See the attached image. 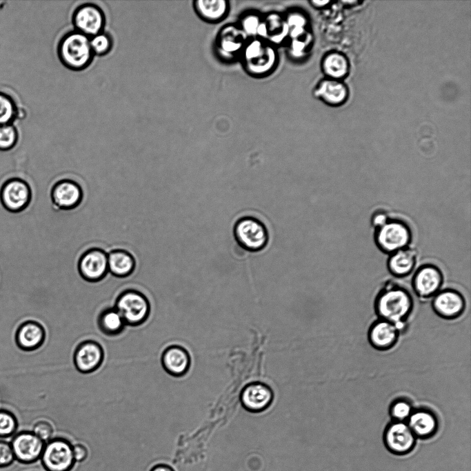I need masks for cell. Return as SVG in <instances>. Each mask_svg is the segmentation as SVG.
Wrapping results in <instances>:
<instances>
[{
    "mask_svg": "<svg viewBox=\"0 0 471 471\" xmlns=\"http://www.w3.org/2000/svg\"><path fill=\"white\" fill-rule=\"evenodd\" d=\"M15 461L28 465L40 459L45 442L32 431L17 432L10 442Z\"/></svg>",
    "mask_w": 471,
    "mask_h": 471,
    "instance_id": "12",
    "label": "cell"
},
{
    "mask_svg": "<svg viewBox=\"0 0 471 471\" xmlns=\"http://www.w3.org/2000/svg\"><path fill=\"white\" fill-rule=\"evenodd\" d=\"M103 359V350L97 341L87 340L80 343L74 354L76 368L82 373H90L98 369Z\"/></svg>",
    "mask_w": 471,
    "mask_h": 471,
    "instance_id": "17",
    "label": "cell"
},
{
    "mask_svg": "<svg viewBox=\"0 0 471 471\" xmlns=\"http://www.w3.org/2000/svg\"><path fill=\"white\" fill-rule=\"evenodd\" d=\"M134 257L128 250L121 248L111 250L108 253V272L117 278H126L134 271Z\"/></svg>",
    "mask_w": 471,
    "mask_h": 471,
    "instance_id": "24",
    "label": "cell"
},
{
    "mask_svg": "<svg viewBox=\"0 0 471 471\" xmlns=\"http://www.w3.org/2000/svg\"><path fill=\"white\" fill-rule=\"evenodd\" d=\"M400 334L399 330L394 324L378 319L370 325L368 339L374 349L385 351L396 345Z\"/></svg>",
    "mask_w": 471,
    "mask_h": 471,
    "instance_id": "20",
    "label": "cell"
},
{
    "mask_svg": "<svg viewBox=\"0 0 471 471\" xmlns=\"http://www.w3.org/2000/svg\"><path fill=\"white\" fill-rule=\"evenodd\" d=\"M58 55L62 63L73 70H81L91 63L94 53L90 37L72 31L65 34L58 45Z\"/></svg>",
    "mask_w": 471,
    "mask_h": 471,
    "instance_id": "3",
    "label": "cell"
},
{
    "mask_svg": "<svg viewBox=\"0 0 471 471\" xmlns=\"http://www.w3.org/2000/svg\"><path fill=\"white\" fill-rule=\"evenodd\" d=\"M233 233L239 245L250 252H258L267 245L268 234L265 226L252 217L239 219L234 224Z\"/></svg>",
    "mask_w": 471,
    "mask_h": 471,
    "instance_id": "6",
    "label": "cell"
},
{
    "mask_svg": "<svg viewBox=\"0 0 471 471\" xmlns=\"http://www.w3.org/2000/svg\"><path fill=\"white\" fill-rule=\"evenodd\" d=\"M263 19L268 32L266 41L277 48L288 39L290 29L284 14L272 12L263 16Z\"/></svg>",
    "mask_w": 471,
    "mask_h": 471,
    "instance_id": "26",
    "label": "cell"
},
{
    "mask_svg": "<svg viewBox=\"0 0 471 471\" xmlns=\"http://www.w3.org/2000/svg\"><path fill=\"white\" fill-rule=\"evenodd\" d=\"M32 432L46 443L51 439V437L53 434V427L52 424L46 420H39L33 425Z\"/></svg>",
    "mask_w": 471,
    "mask_h": 471,
    "instance_id": "38",
    "label": "cell"
},
{
    "mask_svg": "<svg viewBox=\"0 0 471 471\" xmlns=\"http://www.w3.org/2000/svg\"><path fill=\"white\" fill-rule=\"evenodd\" d=\"M273 392L266 384L261 382L247 385L241 394L243 406L250 412H261L272 403Z\"/></svg>",
    "mask_w": 471,
    "mask_h": 471,
    "instance_id": "18",
    "label": "cell"
},
{
    "mask_svg": "<svg viewBox=\"0 0 471 471\" xmlns=\"http://www.w3.org/2000/svg\"><path fill=\"white\" fill-rule=\"evenodd\" d=\"M190 357L188 352L181 346L173 345L165 349L161 356L164 370L173 377H182L189 370Z\"/></svg>",
    "mask_w": 471,
    "mask_h": 471,
    "instance_id": "22",
    "label": "cell"
},
{
    "mask_svg": "<svg viewBox=\"0 0 471 471\" xmlns=\"http://www.w3.org/2000/svg\"><path fill=\"white\" fill-rule=\"evenodd\" d=\"M413 410L414 408L409 400L398 398L390 404L389 414L392 421L406 422Z\"/></svg>",
    "mask_w": 471,
    "mask_h": 471,
    "instance_id": "32",
    "label": "cell"
},
{
    "mask_svg": "<svg viewBox=\"0 0 471 471\" xmlns=\"http://www.w3.org/2000/svg\"><path fill=\"white\" fill-rule=\"evenodd\" d=\"M90 43L94 54L99 56L108 54L112 46L111 37L103 32L90 37Z\"/></svg>",
    "mask_w": 471,
    "mask_h": 471,
    "instance_id": "36",
    "label": "cell"
},
{
    "mask_svg": "<svg viewBox=\"0 0 471 471\" xmlns=\"http://www.w3.org/2000/svg\"><path fill=\"white\" fill-rule=\"evenodd\" d=\"M328 2H329V1H310V3L312 6H314V7H317V8H320V7H322V6H325V5L327 4Z\"/></svg>",
    "mask_w": 471,
    "mask_h": 471,
    "instance_id": "43",
    "label": "cell"
},
{
    "mask_svg": "<svg viewBox=\"0 0 471 471\" xmlns=\"http://www.w3.org/2000/svg\"><path fill=\"white\" fill-rule=\"evenodd\" d=\"M114 308L119 312L126 325L131 326L143 323L150 312L148 298L134 289H128L121 292L116 299Z\"/></svg>",
    "mask_w": 471,
    "mask_h": 471,
    "instance_id": "5",
    "label": "cell"
},
{
    "mask_svg": "<svg viewBox=\"0 0 471 471\" xmlns=\"http://www.w3.org/2000/svg\"><path fill=\"white\" fill-rule=\"evenodd\" d=\"M284 16L290 29L288 39L300 37L308 31V19L303 12L292 10Z\"/></svg>",
    "mask_w": 471,
    "mask_h": 471,
    "instance_id": "30",
    "label": "cell"
},
{
    "mask_svg": "<svg viewBox=\"0 0 471 471\" xmlns=\"http://www.w3.org/2000/svg\"><path fill=\"white\" fill-rule=\"evenodd\" d=\"M312 37L308 31L305 34L290 40L288 45V54L293 59L300 60L303 58L308 50Z\"/></svg>",
    "mask_w": 471,
    "mask_h": 471,
    "instance_id": "33",
    "label": "cell"
},
{
    "mask_svg": "<svg viewBox=\"0 0 471 471\" xmlns=\"http://www.w3.org/2000/svg\"><path fill=\"white\" fill-rule=\"evenodd\" d=\"M248 38L237 23H228L219 30L214 42L217 55L223 61L239 58Z\"/></svg>",
    "mask_w": 471,
    "mask_h": 471,
    "instance_id": "8",
    "label": "cell"
},
{
    "mask_svg": "<svg viewBox=\"0 0 471 471\" xmlns=\"http://www.w3.org/2000/svg\"><path fill=\"white\" fill-rule=\"evenodd\" d=\"M17 346L26 352L39 348L46 340V330L38 321L27 320L17 328L14 335Z\"/></svg>",
    "mask_w": 471,
    "mask_h": 471,
    "instance_id": "19",
    "label": "cell"
},
{
    "mask_svg": "<svg viewBox=\"0 0 471 471\" xmlns=\"http://www.w3.org/2000/svg\"><path fill=\"white\" fill-rule=\"evenodd\" d=\"M432 299V310L444 319H455L462 315L465 310L464 297L454 289L440 290Z\"/></svg>",
    "mask_w": 471,
    "mask_h": 471,
    "instance_id": "15",
    "label": "cell"
},
{
    "mask_svg": "<svg viewBox=\"0 0 471 471\" xmlns=\"http://www.w3.org/2000/svg\"><path fill=\"white\" fill-rule=\"evenodd\" d=\"M390 219V217L386 211L378 210L371 216V225L376 229L384 225Z\"/></svg>",
    "mask_w": 471,
    "mask_h": 471,
    "instance_id": "40",
    "label": "cell"
},
{
    "mask_svg": "<svg viewBox=\"0 0 471 471\" xmlns=\"http://www.w3.org/2000/svg\"><path fill=\"white\" fill-rule=\"evenodd\" d=\"M314 94L325 103L334 105L343 102L347 95L343 85L330 79L321 81L315 88Z\"/></svg>",
    "mask_w": 471,
    "mask_h": 471,
    "instance_id": "27",
    "label": "cell"
},
{
    "mask_svg": "<svg viewBox=\"0 0 471 471\" xmlns=\"http://www.w3.org/2000/svg\"><path fill=\"white\" fill-rule=\"evenodd\" d=\"M197 14L203 21L214 23L224 19L230 11V2L226 0H197L193 2Z\"/></svg>",
    "mask_w": 471,
    "mask_h": 471,
    "instance_id": "25",
    "label": "cell"
},
{
    "mask_svg": "<svg viewBox=\"0 0 471 471\" xmlns=\"http://www.w3.org/2000/svg\"><path fill=\"white\" fill-rule=\"evenodd\" d=\"M83 198V190L80 184L71 179H63L56 181L50 190L53 207L61 210H70L80 205Z\"/></svg>",
    "mask_w": 471,
    "mask_h": 471,
    "instance_id": "14",
    "label": "cell"
},
{
    "mask_svg": "<svg viewBox=\"0 0 471 471\" xmlns=\"http://www.w3.org/2000/svg\"><path fill=\"white\" fill-rule=\"evenodd\" d=\"M81 277L90 283H98L108 273V252L97 247L86 250L77 263Z\"/></svg>",
    "mask_w": 471,
    "mask_h": 471,
    "instance_id": "11",
    "label": "cell"
},
{
    "mask_svg": "<svg viewBox=\"0 0 471 471\" xmlns=\"http://www.w3.org/2000/svg\"><path fill=\"white\" fill-rule=\"evenodd\" d=\"M40 460L46 471H70L75 463L72 445L63 438L51 439L45 443Z\"/></svg>",
    "mask_w": 471,
    "mask_h": 471,
    "instance_id": "7",
    "label": "cell"
},
{
    "mask_svg": "<svg viewBox=\"0 0 471 471\" xmlns=\"http://www.w3.org/2000/svg\"><path fill=\"white\" fill-rule=\"evenodd\" d=\"M15 461L10 443L0 439V468L10 466Z\"/></svg>",
    "mask_w": 471,
    "mask_h": 471,
    "instance_id": "39",
    "label": "cell"
},
{
    "mask_svg": "<svg viewBox=\"0 0 471 471\" xmlns=\"http://www.w3.org/2000/svg\"><path fill=\"white\" fill-rule=\"evenodd\" d=\"M322 70L330 77H341L347 72V61L343 56L338 53H330L323 58Z\"/></svg>",
    "mask_w": 471,
    "mask_h": 471,
    "instance_id": "29",
    "label": "cell"
},
{
    "mask_svg": "<svg viewBox=\"0 0 471 471\" xmlns=\"http://www.w3.org/2000/svg\"><path fill=\"white\" fill-rule=\"evenodd\" d=\"M17 110L13 99L8 94L0 92V126L10 124L17 117Z\"/></svg>",
    "mask_w": 471,
    "mask_h": 471,
    "instance_id": "35",
    "label": "cell"
},
{
    "mask_svg": "<svg viewBox=\"0 0 471 471\" xmlns=\"http://www.w3.org/2000/svg\"><path fill=\"white\" fill-rule=\"evenodd\" d=\"M99 330L108 336L117 335L123 330L126 323L114 308L103 310L97 319Z\"/></svg>",
    "mask_w": 471,
    "mask_h": 471,
    "instance_id": "28",
    "label": "cell"
},
{
    "mask_svg": "<svg viewBox=\"0 0 471 471\" xmlns=\"http://www.w3.org/2000/svg\"><path fill=\"white\" fill-rule=\"evenodd\" d=\"M383 439L390 452L401 456L413 450L417 439L406 422L392 421L385 428Z\"/></svg>",
    "mask_w": 471,
    "mask_h": 471,
    "instance_id": "10",
    "label": "cell"
},
{
    "mask_svg": "<svg viewBox=\"0 0 471 471\" xmlns=\"http://www.w3.org/2000/svg\"><path fill=\"white\" fill-rule=\"evenodd\" d=\"M31 199L32 190L29 183L19 177H8L1 186L0 201L10 212L23 211Z\"/></svg>",
    "mask_w": 471,
    "mask_h": 471,
    "instance_id": "9",
    "label": "cell"
},
{
    "mask_svg": "<svg viewBox=\"0 0 471 471\" xmlns=\"http://www.w3.org/2000/svg\"><path fill=\"white\" fill-rule=\"evenodd\" d=\"M150 471H174V470L168 464L159 463L154 465Z\"/></svg>",
    "mask_w": 471,
    "mask_h": 471,
    "instance_id": "42",
    "label": "cell"
},
{
    "mask_svg": "<svg viewBox=\"0 0 471 471\" xmlns=\"http://www.w3.org/2000/svg\"><path fill=\"white\" fill-rule=\"evenodd\" d=\"M406 423L416 438L421 439L434 436L439 425L436 414L425 408H414Z\"/></svg>",
    "mask_w": 471,
    "mask_h": 471,
    "instance_id": "21",
    "label": "cell"
},
{
    "mask_svg": "<svg viewBox=\"0 0 471 471\" xmlns=\"http://www.w3.org/2000/svg\"><path fill=\"white\" fill-rule=\"evenodd\" d=\"M245 72L254 77L272 73L279 62L277 47L257 37L248 39L239 57Z\"/></svg>",
    "mask_w": 471,
    "mask_h": 471,
    "instance_id": "2",
    "label": "cell"
},
{
    "mask_svg": "<svg viewBox=\"0 0 471 471\" xmlns=\"http://www.w3.org/2000/svg\"><path fill=\"white\" fill-rule=\"evenodd\" d=\"M17 140L18 133L12 125L0 126V150H10L14 147Z\"/></svg>",
    "mask_w": 471,
    "mask_h": 471,
    "instance_id": "37",
    "label": "cell"
},
{
    "mask_svg": "<svg viewBox=\"0 0 471 471\" xmlns=\"http://www.w3.org/2000/svg\"><path fill=\"white\" fill-rule=\"evenodd\" d=\"M72 452L75 462L83 461L88 456L87 447L84 444L80 443L72 445Z\"/></svg>",
    "mask_w": 471,
    "mask_h": 471,
    "instance_id": "41",
    "label": "cell"
},
{
    "mask_svg": "<svg viewBox=\"0 0 471 471\" xmlns=\"http://www.w3.org/2000/svg\"><path fill=\"white\" fill-rule=\"evenodd\" d=\"M417 252L410 245L389 255L387 268L391 274L396 277L408 276L414 269Z\"/></svg>",
    "mask_w": 471,
    "mask_h": 471,
    "instance_id": "23",
    "label": "cell"
},
{
    "mask_svg": "<svg viewBox=\"0 0 471 471\" xmlns=\"http://www.w3.org/2000/svg\"><path fill=\"white\" fill-rule=\"evenodd\" d=\"M18 428L17 417L10 411L0 409V439L13 437Z\"/></svg>",
    "mask_w": 471,
    "mask_h": 471,
    "instance_id": "34",
    "label": "cell"
},
{
    "mask_svg": "<svg viewBox=\"0 0 471 471\" xmlns=\"http://www.w3.org/2000/svg\"><path fill=\"white\" fill-rule=\"evenodd\" d=\"M263 20V16L254 11H250L239 18L237 23L239 27L248 39L255 38L257 29Z\"/></svg>",
    "mask_w": 471,
    "mask_h": 471,
    "instance_id": "31",
    "label": "cell"
},
{
    "mask_svg": "<svg viewBox=\"0 0 471 471\" xmlns=\"http://www.w3.org/2000/svg\"><path fill=\"white\" fill-rule=\"evenodd\" d=\"M413 307L414 301L410 292L391 281L384 283L374 301L378 319L394 324L400 332L404 331Z\"/></svg>",
    "mask_w": 471,
    "mask_h": 471,
    "instance_id": "1",
    "label": "cell"
},
{
    "mask_svg": "<svg viewBox=\"0 0 471 471\" xmlns=\"http://www.w3.org/2000/svg\"><path fill=\"white\" fill-rule=\"evenodd\" d=\"M72 22L76 31L92 37L103 31L105 17L97 6L86 3L75 10Z\"/></svg>",
    "mask_w": 471,
    "mask_h": 471,
    "instance_id": "16",
    "label": "cell"
},
{
    "mask_svg": "<svg viewBox=\"0 0 471 471\" xmlns=\"http://www.w3.org/2000/svg\"><path fill=\"white\" fill-rule=\"evenodd\" d=\"M374 240L381 252L390 255L410 245L412 232L405 221L390 218L384 225L374 229Z\"/></svg>",
    "mask_w": 471,
    "mask_h": 471,
    "instance_id": "4",
    "label": "cell"
},
{
    "mask_svg": "<svg viewBox=\"0 0 471 471\" xmlns=\"http://www.w3.org/2000/svg\"><path fill=\"white\" fill-rule=\"evenodd\" d=\"M443 283V273L433 264H424L420 266L412 279V289L420 299L432 298L441 290Z\"/></svg>",
    "mask_w": 471,
    "mask_h": 471,
    "instance_id": "13",
    "label": "cell"
}]
</instances>
